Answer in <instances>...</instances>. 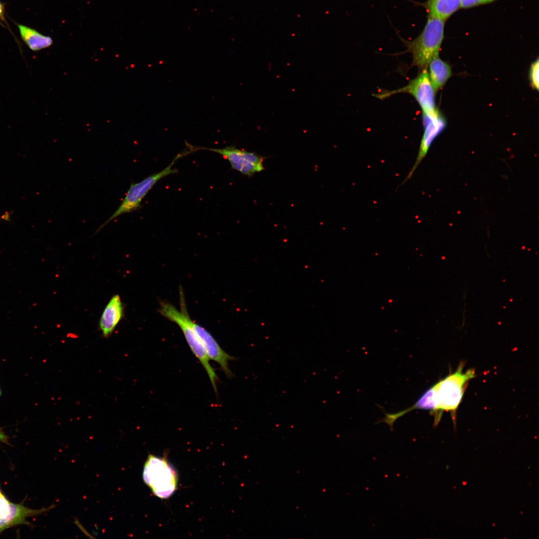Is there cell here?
<instances>
[{
    "label": "cell",
    "instance_id": "1",
    "mask_svg": "<svg viewBox=\"0 0 539 539\" xmlns=\"http://www.w3.org/2000/svg\"><path fill=\"white\" fill-rule=\"evenodd\" d=\"M179 291L180 310L171 303L162 301L160 302L159 311L164 317L176 323L180 327L189 347L205 369L213 388L217 392V383L219 380L218 376L210 364V359L202 343L190 325L189 320L191 318L187 309L184 293L181 287Z\"/></svg>",
    "mask_w": 539,
    "mask_h": 539
},
{
    "label": "cell",
    "instance_id": "2",
    "mask_svg": "<svg viewBox=\"0 0 539 539\" xmlns=\"http://www.w3.org/2000/svg\"><path fill=\"white\" fill-rule=\"evenodd\" d=\"M445 21L428 16L427 20L420 34L412 40L401 38L406 47L405 52L412 56V66L419 71L428 68L430 61L439 56L444 38Z\"/></svg>",
    "mask_w": 539,
    "mask_h": 539
},
{
    "label": "cell",
    "instance_id": "3",
    "mask_svg": "<svg viewBox=\"0 0 539 539\" xmlns=\"http://www.w3.org/2000/svg\"><path fill=\"white\" fill-rule=\"evenodd\" d=\"M463 368V363L460 364L455 372L434 384L438 401L437 425L444 411L450 412L456 428L454 415L462 400L467 383L475 377L474 369H469L464 372Z\"/></svg>",
    "mask_w": 539,
    "mask_h": 539
},
{
    "label": "cell",
    "instance_id": "4",
    "mask_svg": "<svg viewBox=\"0 0 539 539\" xmlns=\"http://www.w3.org/2000/svg\"><path fill=\"white\" fill-rule=\"evenodd\" d=\"M142 477L153 495L161 499L169 498L177 489V472L164 457L149 455L144 465Z\"/></svg>",
    "mask_w": 539,
    "mask_h": 539
},
{
    "label": "cell",
    "instance_id": "5",
    "mask_svg": "<svg viewBox=\"0 0 539 539\" xmlns=\"http://www.w3.org/2000/svg\"><path fill=\"white\" fill-rule=\"evenodd\" d=\"M184 156H186V154L183 151L179 153L165 168L158 173L147 177L140 182L132 183L117 209L99 228L97 232L118 216L123 214L131 213L139 209L144 198L160 180L178 172L177 169L173 167L174 165L177 160Z\"/></svg>",
    "mask_w": 539,
    "mask_h": 539
},
{
    "label": "cell",
    "instance_id": "6",
    "mask_svg": "<svg viewBox=\"0 0 539 539\" xmlns=\"http://www.w3.org/2000/svg\"><path fill=\"white\" fill-rule=\"evenodd\" d=\"M401 93L411 95L420 106L423 115H431L439 111L435 103L436 92L431 82L427 68L420 70L417 76L410 80L403 87L392 90H384L373 95L380 99H383Z\"/></svg>",
    "mask_w": 539,
    "mask_h": 539
},
{
    "label": "cell",
    "instance_id": "7",
    "mask_svg": "<svg viewBox=\"0 0 539 539\" xmlns=\"http://www.w3.org/2000/svg\"><path fill=\"white\" fill-rule=\"evenodd\" d=\"M186 145L187 149L191 153L200 150H205L221 155L229 161L232 169L248 177H252L256 173L265 169L264 162L266 158L255 152L241 150L234 146L212 148L194 146L189 144Z\"/></svg>",
    "mask_w": 539,
    "mask_h": 539
},
{
    "label": "cell",
    "instance_id": "8",
    "mask_svg": "<svg viewBox=\"0 0 539 539\" xmlns=\"http://www.w3.org/2000/svg\"><path fill=\"white\" fill-rule=\"evenodd\" d=\"M424 133L421 139L417 157L411 170L403 183L410 179L414 171L426 156L435 139L443 131L446 125L444 117L439 112L431 115H423Z\"/></svg>",
    "mask_w": 539,
    "mask_h": 539
},
{
    "label": "cell",
    "instance_id": "9",
    "mask_svg": "<svg viewBox=\"0 0 539 539\" xmlns=\"http://www.w3.org/2000/svg\"><path fill=\"white\" fill-rule=\"evenodd\" d=\"M189 322L202 343L210 360L216 362L225 374L228 377H231L233 374L229 368V362L234 360L235 358L226 352L212 334L204 327L191 318Z\"/></svg>",
    "mask_w": 539,
    "mask_h": 539
},
{
    "label": "cell",
    "instance_id": "10",
    "mask_svg": "<svg viewBox=\"0 0 539 539\" xmlns=\"http://www.w3.org/2000/svg\"><path fill=\"white\" fill-rule=\"evenodd\" d=\"M48 509L33 510L10 502L0 510V533L5 530L19 525L28 524L26 519L41 514Z\"/></svg>",
    "mask_w": 539,
    "mask_h": 539
},
{
    "label": "cell",
    "instance_id": "11",
    "mask_svg": "<svg viewBox=\"0 0 539 539\" xmlns=\"http://www.w3.org/2000/svg\"><path fill=\"white\" fill-rule=\"evenodd\" d=\"M124 315V307L120 296L114 295L109 300L101 314L99 327L102 335L109 337Z\"/></svg>",
    "mask_w": 539,
    "mask_h": 539
},
{
    "label": "cell",
    "instance_id": "12",
    "mask_svg": "<svg viewBox=\"0 0 539 539\" xmlns=\"http://www.w3.org/2000/svg\"><path fill=\"white\" fill-rule=\"evenodd\" d=\"M461 0H427L423 6L427 9L428 16L446 21L461 7Z\"/></svg>",
    "mask_w": 539,
    "mask_h": 539
},
{
    "label": "cell",
    "instance_id": "13",
    "mask_svg": "<svg viewBox=\"0 0 539 539\" xmlns=\"http://www.w3.org/2000/svg\"><path fill=\"white\" fill-rule=\"evenodd\" d=\"M429 76L436 92L443 87L452 75L450 65L442 60L439 56L433 58L429 63Z\"/></svg>",
    "mask_w": 539,
    "mask_h": 539
},
{
    "label": "cell",
    "instance_id": "14",
    "mask_svg": "<svg viewBox=\"0 0 539 539\" xmlns=\"http://www.w3.org/2000/svg\"><path fill=\"white\" fill-rule=\"evenodd\" d=\"M18 27L23 40L33 51H38L48 47L52 44V39L49 36L42 35L24 25H18Z\"/></svg>",
    "mask_w": 539,
    "mask_h": 539
},
{
    "label": "cell",
    "instance_id": "15",
    "mask_svg": "<svg viewBox=\"0 0 539 539\" xmlns=\"http://www.w3.org/2000/svg\"><path fill=\"white\" fill-rule=\"evenodd\" d=\"M529 79L533 88L539 90V63L538 58L532 63L529 71Z\"/></svg>",
    "mask_w": 539,
    "mask_h": 539
},
{
    "label": "cell",
    "instance_id": "16",
    "mask_svg": "<svg viewBox=\"0 0 539 539\" xmlns=\"http://www.w3.org/2000/svg\"><path fill=\"white\" fill-rule=\"evenodd\" d=\"M497 0H461V7L468 8L492 2Z\"/></svg>",
    "mask_w": 539,
    "mask_h": 539
},
{
    "label": "cell",
    "instance_id": "17",
    "mask_svg": "<svg viewBox=\"0 0 539 539\" xmlns=\"http://www.w3.org/2000/svg\"><path fill=\"white\" fill-rule=\"evenodd\" d=\"M9 502L7 499L1 494L0 495V510L5 507Z\"/></svg>",
    "mask_w": 539,
    "mask_h": 539
},
{
    "label": "cell",
    "instance_id": "18",
    "mask_svg": "<svg viewBox=\"0 0 539 539\" xmlns=\"http://www.w3.org/2000/svg\"><path fill=\"white\" fill-rule=\"evenodd\" d=\"M7 440V437L0 429V441L6 442Z\"/></svg>",
    "mask_w": 539,
    "mask_h": 539
},
{
    "label": "cell",
    "instance_id": "19",
    "mask_svg": "<svg viewBox=\"0 0 539 539\" xmlns=\"http://www.w3.org/2000/svg\"><path fill=\"white\" fill-rule=\"evenodd\" d=\"M2 16H3L2 7V5H1L0 3V17H2Z\"/></svg>",
    "mask_w": 539,
    "mask_h": 539
},
{
    "label": "cell",
    "instance_id": "20",
    "mask_svg": "<svg viewBox=\"0 0 539 539\" xmlns=\"http://www.w3.org/2000/svg\"><path fill=\"white\" fill-rule=\"evenodd\" d=\"M1 494H1V492H0V495H1Z\"/></svg>",
    "mask_w": 539,
    "mask_h": 539
},
{
    "label": "cell",
    "instance_id": "21",
    "mask_svg": "<svg viewBox=\"0 0 539 539\" xmlns=\"http://www.w3.org/2000/svg\"><path fill=\"white\" fill-rule=\"evenodd\" d=\"M0 394H1V392H0Z\"/></svg>",
    "mask_w": 539,
    "mask_h": 539
}]
</instances>
